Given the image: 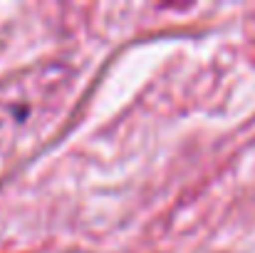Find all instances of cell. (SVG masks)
I'll return each instance as SVG.
<instances>
[]
</instances>
